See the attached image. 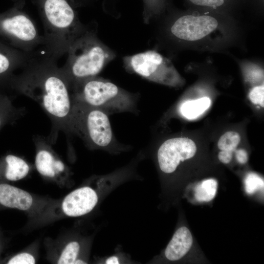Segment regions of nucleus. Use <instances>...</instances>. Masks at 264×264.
Wrapping results in <instances>:
<instances>
[{
  "label": "nucleus",
  "mask_w": 264,
  "mask_h": 264,
  "mask_svg": "<svg viewBox=\"0 0 264 264\" xmlns=\"http://www.w3.org/2000/svg\"><path fill=\"white\" fill-rule=\"evenodd\" d=\"M211 103V99L207 97L187 101L180 106V112L187 119H195L206 111L210 107Z\"/></svg>",
  "instance_id": "17"
},
{
  "label": "nucleus",
  "mask_w": 264,
  "mask_h": 264,
  "mask_svg": "<svg viewBox=\"0 0 264 264\" xmlns=\"http://www.w3.org/2000/svg\"><path fill=\"white\" fill-rule=\"evenodd\" d=\"M98 202V196L94 190L84 187L70 193L62 203L64 212L68 216L78 217L90 212Z\"/></svg>",
  "instance_id": "11"
},
{
  "label": "nucleus",
  "mask_w": 264,
  "mask_h": 264,
  "mask_svg": "<svg viewBox=\"0 0 264 264\" xmlns=\"http://www.w3.org/2000/svg\"><path fill=\"white\" fill-rule=\"evenodd\" d=\"M193 243L192 234L189 230L183 226L175 233L165 250L166 258L171 261L179 260L185 256Z\"/></svg>",
  "instance_id": "14"
},
{
  "label": "nucleus",
  "mask_w": 264,
  "mask_h": 264,
  "mask_svg": "<svg viewBox=\"0 0 264 264\" xmlns=\"http://www.w3.org/2000/svg\"><path fill=\"white\" fill-rule=\"evenodd\" d=\"M33 141L36 149L35 166L41 175L54 178L65 173V164L55 154L47 137L34 135Z\"/></svg>",
  "instance_id": "10"
},
{
  "label": "nucleus",
  "mask_w": 264,
  "mask_h": 264,
  "mask_svg": "<svg viewBox=\"0 0 264 264\" xmlns=\"http://www.w3.org/2000/svg\"><path fill=\"white\" fill-rule=\"evenodd\" d=\"M73 102L69 132L78 135L92 148H109L116 144L108 114L103 110Z\"/></svg>",
  "instance_id": "5"
},
{
  "label": "nucleus",
  "mask_w": 264,
  "mask_h": 264,
  "mask_svg": "<svg viewBox=\"0 0 264 264\" xmlns=\"http://www.w3.org/2000/svg\"><path fill=\"white\" fill-rule=\"evenodd\" d=\"M45 54L57 61L67 53L86 26L79 21L67 0H40Z\"/></svg>",
  "instance_id": "2"
},
{
  "label": "nucleus",
  "mask_w": 264,
  "mask_h": 264,
  "mask_svg": "<svg viewBox=\"0 0 264 264\" xmlns=\"http://www.w3.org/2000/svg\"><path fill=\"white\" fill-rule=\"evenodd\" d=\"M218 187L216 180L205 179L198 184L195 188L196 199L200 202H208L215 197Z\"/></svg>",
  "instance_id": "18"
},
{
  "label": "nucleus",
  "mask_w": 264,
  "mask_h": 264,
  "mask_svg": "<svg viewBox=\"0 0 264 264\" xmlns=\"http://www.w3.org/2000/svg\"><path fill=\"white\" fill-rule=\"evenodd\" d=\"M218 25L216 19L211 16L186 15L175 22L171 31L179 39L193 41L205 37L214 31Z\"/></svg>",
  "instance_id": "9"
},
{
  "label": "nucleus",
  "mask_w": 264,
  "mask_h": 264,
  "mask_svg": "<svg viewBox=\"0 0 264 264\" xmlns=\"http://www.w3.org/2000/svg\"><path fill=\"white\" fill-rule=\"evenodd\" d=\"M235 155L237 161L241 164H245L248 160V154L245 150L240 149L235 150Z\"/></svg>",
  "instance_id": "26"
},
{
  "label": "nucleus",
  "mask_w": 264,
  "mask_h": 264,
  "mask_svg": "<svg viewBox=\"0 0 264 264\" xmlns=\"http://www.w3.org/2000/svg\"><path fill=\"white\" fill-rule=\"evenodd\" d=\"M0 169L6 179L16 181L25 177L30 170L27 163L20 157L9 154L0 163Z\"/></svg>",
  "instance_id": "15"
},
{
  "label": "nucleus",
  "mask_w": 264,
  "mask_h": 264,
  "mask_svg": "<svg viewBox=\"0 0 264 264\" xmlns=\"http://www.w3.org/2000/svg\"><path fill=\"white\" fill-rule=\"evenodd\" d=\"M245 189L248 194H253L260 189H264V180L255 173H249L244 181Z\"/></svg>",
  "instance_id": "21"
},
{
  "label": "nucleus",
  "mask_w": 264,
  "mask_h": 264,
  "mask_svg": "<svg viewBox=\"0 0 264 264\" xmlns=\"http://www.w3.org/2000/svg\"><path fill=\"white\" fill-rule=\"evenodd\" d=\"M0 35L6 38L15 48L27 53L36 52L43 45L34 22L26 13L15 9L0 16Z\"/></svg>",
  "instance_id": "6"
},
{
  "label": "nucleus",
  "mask_w": 264,
  "mask_h": 264,
  "mask_svg": "<svg viewBox=\"0 0 264 264\" xmlns=\"http://www.w3.org/2000/svg\"><path fill=\"white\" fill-rule=\"evenodd\" d=\"M56 62L36 52L9 83L13 89L37 102L48 116L51 127L47 137L52 145L60 132L69 133L73 106L69 84Z\"/></svg>",
  "instance_id": "1"
},
{
  "label": "nucleus",
  "mask_w": 264,
  "mask_h": 264,
  "mask_svg": "<svg viewBox=\"0 0 264 264\" xmlns=\"http://www.w3.org/2000/svg\"><path fill=\"white\" fill-rule=\"evenodd\" d=\"M61 69L70 87L83 80L97 76L115 57L114 52L104 44L92 29H85L74 40L67 52Z\"/></svg>",
  "instance_id": "3"
},
{
  "label": "nucleus",
  "mask_w": 264,
  "mask_h": 264,
  "mask_svg": "<svg viewBox=\"0 0 264 264\" xmlns=\"http://www.w3.org/2000/svg\"><path fill=\"white\" fill-rule=\"evenodd\" d=\"M74 264H86V263L81 260H76Z\"/></svg>",
  "instance_id": "28"
},
{
  "label": "nucleus",
  "mask_w": 264,
  "mask_h": 264,
  "mask_svg": "<svg viewBox=\"0 0 264 264\" xmlns=\"http://www.w3.org/2000/svg\"><path fill=\"white\" fill-rule=\"evenodd\" d=\"M72 101L99 109L108 115L132 112L136 109V97L110 81L97 76L70 87Z\"/></svg>",
  "instance_id": "4"
},
{
  "label": "nucleus",
  "mask_w": 264,
  "mask_h": 264,
  "mask_svg": "<svg viewBox=\"0 0 264 264\" xmlns=\"http://www.w3.org/2000/svg\"><path fill=\"white\" fill-rule=\"evenodd\" d=\"M79 249V244L76 242H72L67 244L63 251L58 264H74L77 257Z\"/></svg>",
  "instance_id": "20"
},
{
  "label": "nucleus",
  "mask_w": 264,
  "mask_h": 264,
  "mask_svg": "<svg viewBox=\"0 0 264 264\" xmlns=\"http://www.w3.org/2000/svg\"><path fill=\"white\" fill-rule=\"evenodd\" d=\"M35 260L34 257L27 253L18 254L12 258L7 263L8 264H34Z\"/></svg>",
  "instance_id": "23"
},
{
  "label": "nucleus",
  "mask_w": 264,
  "mask_h": 264,
  "mask_svg": "<svg viewBox=\"0 0 264 264\" xmlns=\"http://www.w3.org/2000/svg\"><path fill=\"white\" fill-rule=\"evenodd\" d=\"M25 112L24 109L15 106L10 97L0 92V130L20 119Z\"/></svg>",
  "instance_id": "16"
},
{
  "label": "nucleus",
  "mask_w": 264,
  "mask_h": 264,
  "mask_svg": "<svg viewBox=\"0 0 264 264\" xmlns=\"http://www.w3.org/2000/svg\"><path fill=\"white\" fill-rule=\"evenodd\" d=\"M36 52L27 53L15 48L0 50V82L9 85L14 71L21 69Z\"/></svg>",
  "instance_id": "12"
},
{
  "label": "nucleus",
  "mask_w": 264,
  "mask_h": 264,
  "mask_svg": "<svg viewBox=\"0 0 264 264\" xmlns=\"http://www.w3.org/2000/svg\"><path fill=\"white\" fill-rule=\"evenodd\" d=\"M123 62L128 71L150 81L171 86L179 82V76L171 62L155 51L126 56Z\"/></svg>",
  "instance_id": "7"
},
{
  "label": "nucleus",
  "mask_w": 264,
  "mask_h": 264,
  "mask_svg": "<svg viewBox=\"0 0 264 264\" xmlns=\"http://www.w3.org/2000/svg\"><path fill=\"white\" fill-rule=\"evenodd\" d=\"M249 98L254 104H259L261 107H264V87L257 86L253 88L249 94Z\"/></svg>",
  "instance_id": "22"
},
{
  "label": "nucleus",
  "mask_w": 264,
  "mask_h": 264,
  "mask_svg": "<svg viewBox=\"0 0 264 264\" xmlns=\"http://www.w3.org/2000/svg\"><path fill=\"white\" fill-rule=\"evenodd\" d=\"M196 151L195 142L189 138L169 139L161 144L157 152L159 168L165 173H172L175 171L181 161L193 157Z\"/></svg>",
  "instance_id": "8"
},
{
  "label": "nucleus",
  "mask_w": 264,
  "mask_h": 264,
  "mask_svg": "<svg viewBox=\"0 0 264 264\" xmlns=\"http://www.w3.org/2000/svg\"><path fill=\"white\" fill-rule=\"evenodd\" d=\"M106 264H119L118 259L117 257L111 256L109 257L106 261Z\"/></svg>",
  "instance_id": "27"
},
{
  "label": "nucleus",
  "mask_w": 264,
  "mask_h": 264,
  "mask_svg": "<svg viewBox=\"0 0 264 264\" xmlns=\"http://www.w3.org/2000/svg\"><path fill=\"white\" fill-rule=\"evenodd\" d=\"M234 150H222L218 154L219 160L224 164L229 163L232 158Z\"/></svg>",
  "instance_id": "25"
},
{
  "label": "nucleus",
  "mask_w": 264,
  "mask_h": 264,
  "mask_svg": "<svg viewBox=\"0 0 264 264\" xmlns=\"http://www.w3.org/2000/svg\"><path fill=\"white\" fill-rule=\"evenodd\" d=\"M240 134L234 131H229L225 132L220 138L218 146L220 150H234L240 142Z\"/></svg>",
  "instance_id": "19"
},
{
  "label": "nucleus",
  "mask_w": 264,
  "mask_h": 264,
  "mask_svg": "<svg viewBox=\"0 0 264 264\" xmlns=\"http://www.w3.org/2000/svg\"><path fill=\"white\" fill-rule=\"evenodd\" d=\"M143 18L144 21L148 20L150 15L154 10L153 8L155 6L154 4L156 0H143Z\"/></svg>",
  "instance_id": "24"
},
{
  "label": "nucleus",
  "mask_w": 264,
  "mask_h": 264,
  "mask_svg": "<svg viewBox=\"0 0 264 264\" xmlns=\"http://www.w3.org/2000/svg\"><path fill=\"white\" fill-rule=\"evenodd\" d=\"M32 202L31 196L26 191L9 184H0V204L2 205L27 210Z\"/></svg>",
  "instance_id": "13"
}]
</instances>
